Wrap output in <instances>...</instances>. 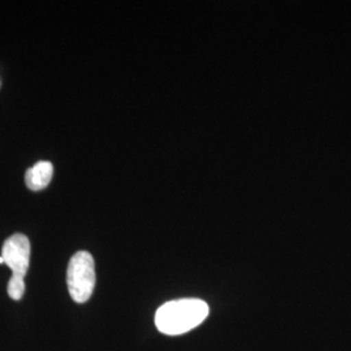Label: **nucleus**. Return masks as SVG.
<instances>
[{
  "label": "nucleus",
  "instance_id": "5",
  "mask_svg": "<svg viewBox=\"0 0 351 351\" xmlns=\"http://www.w3.org/2000/svg\"><path fill=\"white\" fill-rule=\"evenodd\" d=\"M8 295L12 298L13 301H20L25 293V282L24 277L16 276L12 275L8 282Z\"/></svg>",
  "mask_w": 351,
  "mask_h": 351
},
{
  "label": "nucleus",
  "instance_id": "2",
  "mask_svg": "<svg viewBox=\"0 0 351 351\" xmlns=\"http://www.w3.org/2000/svg\"><path fill=\"white\" fill-rule=\"evenodd\" d=\"M95 263L88 251H78L71 258L66 269L69 295L77 303H85L95 288Z\"/></svg>",
  "mask_w": 351,
  "mask_h": 351
},
{
  "label": "nucleus",
  "instance_id": "3",
  "mask_svg": "<svg viewBox=\"0 0 351 351\" xmlns=\"http://www.w3.org/2000/svg\"><path fill=\"white\" fill-rule=\"evenodd\" d=\"M0 256L13 275L25 277L30 264V241L25 234H13L4 242Z\"/></svg>",
  "mask_w": 351,
  "mask_h": 351
},
{
  "label": "nucleus",
  "instance_id": "4",
  "mask_svg": "<svg viewBox=\"0 0 351 351\" xmlns=\"http://www.w3.org/2000/svg\"><path fill=\"white\" fill-rule=\"evenodd\" d=\"M52 175L53 167L50 162H38L34 167L26 171V186L33 191L43 190L49 186Z\"/></svg>",
  "mask_w": 351,
  "mask_h": 351
},
{
  "label": "nucleus",
  "instance_id": "6",
  "mask_svg": "<svg viewBox=\"0 0 351 351\" xmlns=\"http://www.w3.org/2000/svg\"><path fill=\"white\" fill-rule=\"evenodd\" d=\"M0 264H4V259L0 256Z\"/></svg>",
  "mask_w": 351,
  "mask_h": 351
},
{
  "label": "nucleus",
  "instance_id": "1",
  "mask_svg": "<svg viewBox=\"0 0 351 351\" xmlns=\"http://www.w3.org/2000/svg\"><path fill=\"white\" fill-rule=\"evenodd\" d=\"M208 314V304L197 298L167 302L155 314V326L164 335L178 336L202 324Z\"/></svg>",
  "mask_w": 351,
  "mask_h": 351
}]
</instances>
